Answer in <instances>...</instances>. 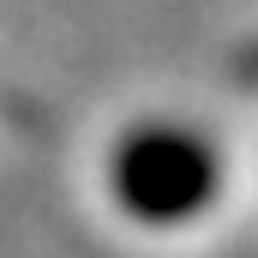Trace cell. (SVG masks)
Listing matches in <instances>:
<instances>
[{"mask_svg": "<svg viewBox=\"0 0 258 258\" xmlns=\"http://www.w3.org/2000/svg\"><path fill=\"white\" fill-rule=\"evenodd\" d=\"M108 192L126 216L150 228H174L192 222L222 192V156L210 150V138H198L180 120H144L108 156Z\"/></svg>", "mask_w": 258, "mask_h": 258, "instance_id": "cell-1", "label": "cell"}]
</instances>
